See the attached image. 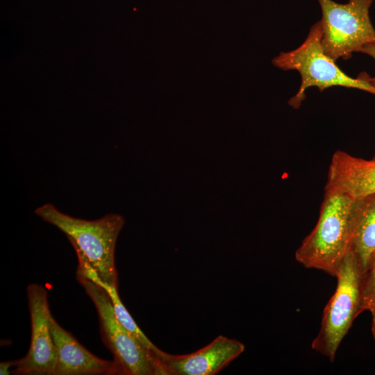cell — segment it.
Instances as JSON below:
<instances>
[{"instance_id":"obj_15","label":"cell","mask_w":375,"mask_h":375,"mask_svg":"<svg viewBox=\"0 0 375 375\" xmlns=\"http://www.w3.org/2000/svg\"><path fill=\"white\" fill-rule=\"evenodd\" d=\"M369 312L372 314V330H375V306Z\"/></svg>"},{"instance_id":"obj_16","label":"cell","mask_w":375,"mask_h":375,"mask_svg":"<svg viewBox=\"0 0 375 375\" xmlns=\"http://www.w3.org/2000/svg\"><path fill=\"white\" fill-rule=\"evenodd\" d=\"M372 332L373 337L375 340V330H372Z\"/></svg>"},{"instance_id":"obj_9","label":"cell","mask_w":375,"mask_h":375,"mask_svg":"<svg viewBox=\"0 0 375 375\" xmlns=\"http://www.w3.org/2000/svg\"><path fill=\"white\" fill-rule=\"evenodd\" d=\"M49 323L58 355L53 375H121L114 360H103L92 353L52 315Z\"/></svg>"},{"instance_id":"obj_10","label":"cell","mask_w":375,"mask_h":375,"mask_svg":"<svg viewBox=\"0 0 375 375\" xmlns=\"http://www.w3.org/2000/svg\"><path fill=\"white\" fill-rule=\"evenodd\" d=\"M325 191L360 199L375 194V158L365 160L337 151L328 168Z\"/></svg>"},{"instance_id":"obj_8","label":"cell","mask_w":375,"mask_h":375,"mask_svg":"<svg viewBox=\"0 0 375 375\" xmlns=\"http://www.w3.org/2000/svg\"><path fill=\"white\" fill-rule=\"evenodd\" d=\"M240 341L219 335L191 353L172 355L160 350L156 355L158 375H214L244 351Z\"/></svg>"},{"instance_id":"obj_1","label":"cell","mask_w":375,"mask_h":375,"mask_svg":"<svg viewBox=\"0 0 375 375\" xmlns=\"http://www.w3.org/2000/svg\"><path fill=\"white\" fill-rule=\"evenodd\" d=\"M356 199L325 191L318 221L295 253L303 267L335 277L349 250Z\"/></svg>"},{"instance_id":"obj_3","label":"cell","mask_w":375,"mask_h":375,"mask_svg":"<svg viewBox=\"0 0 375 375\" xmlns=\"http://www.w3.org/2000/svg\"><path fill=\"white\" fill-rule=\"evenodd\" d=\"M319 22L313 24L303 42L297 48L281 52L272 60L273 64L282 70H296L301 76L299 90L288 101L298 109L306 99V91L311 87L320 92L335 86L354 88L375 95V88L365 80L350 77L342 72L332 58L324 52L322 43Z\"/></svg>"},{"instance_id":"obj_14","label":"cell","mask_w":375,"mask_h":375,"mask_svg":"<svg viewBox=\"0 0 375 375\" xmlns=\"http://www.w3.org/2000/svg\"><path fill=\"white\" fill-rule=\"evenodd\" d=\"M14 366V360L1 362L0 363V374L10 375L12 372L9 370L11 367Z\"/></svg>"},{"instance_id":"obj_6","label":"cell","mask_w":375,"mask_h":375,"mask_svg":"<svg viewBox=\"0 0 375 375\" xmlns=\"http://www.w3.org/2000/svg\"><path fill=\"white\" fill-rule=\"evenodd\" d=\"M76 279L97 309L102 340L121 375H158L156 357L118 321L107 291L80 274L76 273Z\"/></svg>"},{"instance_id":"obj_7","label":"cell","mask_w":375,"mask_h":375,"mask_svg":"<svg viewBox=\"0 0 375 375\" xmlns=\"http://www.w3.org/2000/svg\"><path fill=\"white\" fill-rule=\"evenodd\" d=\"M31 324L28 351L23 358L14 360L17 375H53L58 361L49 319L51 315L48 292L40 284L32 283L26 289Z\"/></svg>"},{"instance_id":"obj_11","label":"cell","mask_w":375,"mask_h":375,"mask_svg":"<svg viewBox=\"0 0 375 375\" xmlns=\"http://www.w3.org/2000/svg\"><path fill=\"white\" fill-rule=\"evenodd\" d=\"M349 249L362 273L375 253V194L356 199Z\"/></svg>"},{"instance_id":"obj_5","label":"cell","mask_w":375,"mask_h":375,"mask_svg":"<svg viewBox=\"0 0 375 375\" xmlns=\"http://www.w3.org/2000/svg\"><path fill=\"white\" fill-rule=\"evenodd\" d=\"M322 10L319 21L321 43L326 54L334 61L349 59L367 44H375V29L369 17L373 0H317Z\"/></svg>"},{"instance_id":"obj_2","label":"cell","mask_w":375,"mask_h":375,"mask_svg":"<svg viewBox=\"0 0 375 375\" xmlns=\"http://www.w3.org/2000/svg\"><path fill=\"white\" fill-rule=\"evenodd\" d=\"M44 222L60 230L104 282L118 288L115 252L118 235L124 224L122 216L108 214L94 220L74 217L45 203L35 210Z\"/></svg>"},{"instance_id":"obj_12","label":"cell","mask_w":375,"mask_h":375,"mask_svg":"<svg viewBox=\"0 0 375 375\" xmlns=\"http://www.w3.org/2000/svg\"><path fill=\"white\" fill-rule=\"evenodd\" d=\"M360 312L370 311L375 306V253L361 273Z\"/></svg>"},{"instance_id":"obj_13","label":"cell","mask_w":375,"mask_h":375,"mask_svg":"<svg viewBox=\"0 0 375 375\" xmlns=\"http://www.w3.org/2000/svg\"><path fill=\"white\" fill-rule=\"evenodd\" d=\"M360 52L367 54L375 60V44H367L365 45L360 49ZM358 76L365 80L369 84L375 88V76L371 77L366 72H362Z\"/></svg>"},{"instance_id":"obj_4","label":"cell","mask_w":375,"mask_h":375,"mask_svg":"<svg viewBox=\"0 0 375 375\" xmlns=\"http://www.w3.org/2000/svg\"><path fill=\"white\" fill-rule=\"evenodd\" d=\"M360 276L358 260L349 249L336 274L335 292L324 310L319 331L311 344L313 350L331 362L353 320L360 314Z\"/></svg>"}]
</instances>
